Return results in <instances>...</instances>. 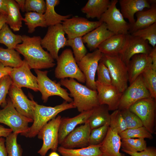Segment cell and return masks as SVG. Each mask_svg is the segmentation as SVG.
Segmentation results:
<instances>
[{
    "mask_svg": "<svg viewBox=\"0 0 156 156\" xmlns=\"http://www.w3.org/2000/svg\"><path fill=\"white\" fill-rule=\"evenodd\" d=\"M109 127L118 134L127 129L126 122L119 109L114 111L110 114Z\"/></svg>",
    "mask_w": 156,
    "mask_h": 156,
    "instance_id": "39",
    "label": "cell"
},
{
    "mask_svg": "<svg viewBox=\"0 0 156 156\" xmlns=\"http://www.w3.org/2000/svg\"><path fill=\"white\" fill-rule=\"evenodd\" d=\"M92 110L80 112L72 118H61L58 132L59 144H60L65 138L79 125L87 122L93 112Z\"/></svg>",
    "mask_w": 156,
    "mask_h": 156,
    "instance_id": "20",
    "label": "cell"
},
{
    "mask_svg": "<svg viewBox=\"0 0 156 156\" xmlns=\"http://www.w3.org/2000/svg\"><path fill=\"white\" fill-rule=\"evenodd\" d=\"M12 132L11 129L5 128L0 125V137L6 138Z\"/></svg>",
    "mask_w": 156,
    "mask_h": 156,
    "instance_id": "51",
    "label": "cell"
},
{
    "mask_svg": "<svg viewBox=\"0 0 156 156\" xmlns=\"http://www.w3.org/2000/svg\"><path fill=\"white\" fill-rule=\"evenodd\" d=\"M56 60L57 65L54 71L56 78H73L79 82L85 83V77L79 69L71 49H66L63 50Z\"/></svg>",
    "mask_w": 156,
    "mask_h": 156,
    "instance_id": "4",
    "label": "cell"
},
{
    "mask_svg": "<svg viewBox=\"0 0 156 156\" xmlns=\"http://www.w3.org/2000/svg\"><path fill=\"white\" fill-rule=\"evenodd\" d=\"M91 129L88 122L76 127L65 138L60 146L68 149L84 148L89 146Z\"/></svg>",
    "mask_w": 156,
    "mask_h": 156,
    "instance_id": "18",
    "label": "cell"
},
{
    "mask_svg": "<svg viewBox=\"0 0 156 156\" xmlns=\"http://www.w3.org/2000/svg\"><path fill=\"white\" fill-rule=\"evenodd\" d=\"M135 15L137 19L134 24L130 26L129 34L156 23L155 3H152L151 7L148 10L138 12Z\"/></svg>",
    "mask_w": 156,
    "mask_h": 156,
    "instance_id": "26",
    "label": "cell"
},
{
    "mask_svg": "<svg viewBox=\"0 0 156 156\" xmlns=\"http://www.w3.org/2000/svg\"><path fill=\"white\" fill-rule=\"evenodd\" d=\"M5 143V139L0 137V156H8Z\"/></svg>",
    "mask_w": 156,
    "mask_h": 156,
    "instance_id": "50",
    "label": "cell"
},
{
    "mask_svg": "<svg viewBox=\"0 0 156 156\" xmlns=\"http://www.w3.org/2000/svg\"><path fill=\"white\" fill-rule=\"evenodd\" d=\"M109 0H89L81 9L87 18H97L99 20L109 6Z\"/></svg>",
    "mask_w": 156,
    "mask_h": 156,
    "instance_id": "27",
    "label": "cell"
},
{
    "mask_svg": "<svg viewBox=\"0 0 156 156\" xmlns=\"http://www.w3.org/2000/svg\"><path fill=\"white\" fill-rule=\"evenodd\" d=\"M46 9L44 14L47 27L61 23L67 19L69 18L70 14L62 15L57 14L55 11V6L59 4V0H46Z\"/></svg>",
    "mask_w": 156,
    "mask_h": 156,
    "instance_id": "30",
    "label": "cell"
},
{
    "mask_svg": "<svg viewBox=\"0 0 156 156\" xmlns=\"http://www.w3.org/2000/svg\"><path fill=\"white\" fill-rule=\"evenodd\" d=\"M61 23L48 27L47 31L43 38L41 44L46 49L54 59L58 57L60 50L66 46L67 40Z\"/></svg>",
    "mask_w": 156,
    "mask_h": 156,
    "instance_id": "11",
    "label": "cell"
},
{
    "mask_svg": "<svg viewBox=\"0 0 156 156\" xmlns=\"http://www.w3.org/2000/svg\"><path fill=\"white\" fill-rule=\"evenodd\" d=\"M8 14L6 23L14 31H19L22 26L23 18L21 15L19 7L14 0H6Z\"/></svg>",
    "mask_w": 156,
    "mask_h": 156,
    "instance_id": "29",
    "label": "cell"
},
{
    "mask_svg": "<svg viewBox=\"0 0 156 156\" xmlns=\"http://www.w3.org/2000/svg\"><path fill=\"white\" fill-rule=\"evenodd\" d=\"M120 11L124 18L128 19L130 26L135 22V15L145 8H149L151 1L147 0H120Z\"/></svg>",
    "mask_w": 156,
    "mask_h": 156,
    "instance_id": "22",
    "label": "cell"
},
{
    "mask_svg": "<svg viewBox=\"0 0 156 156\" xmlns=\"http://www.w3.org/2000/svg\"><path fill=\"white\" fill-rule=\"evenodd\" d=\"M146 141L143 138L123 139L121 140V150L131 152H140L147 147Z\"/></svg>",
    "mask_w": 156,
    "mask_h": 156,
    "instance_id": "36",
    "label": "cell"
},
{
    "mask_svg": "<svg viewBox=\"0 0 156 156\" xmlns=\"http://www.w3.org/2000/svg\"><path fill=\"white\" fill-rule=\"evenodd\" d=\"M12 83V81L9 75L4 76L0 79V105L4 107L7 103V95Z\"/></svg>",
    "mask_w": 156,
    "mask_h": 156,
    "instance_id": "44",
    "label": "cell"
},
{
    "mask_svg": "<svg viewBox=\"0 0 156 156\" xmlns=\"http://www.w3.org/2000/svg\"><path fill=\"white\" fill-rule=\"evenodd\" d=\"M96 71L97 73V81L105 84H112L109 71L104 64L99 62Z\"/></svg>",
    "mask_w": 156,
    "mask_h": 156,
    "instance_id": "46",
    "label": "cell"
},
{
    "mask_svg": "<svg viewBox=\"0 0 156 156\" xmlns=\"http://www.w3.org/2000/svg\"><path fill=\"white\" fill-rule=\"evenodd\" d=\"M120 111L126 122L127 129L135 128L143 126L140 118L129 109H124Z\"/></svg>",
    "mask_w": 156,
    "mask_h": 156,
    "instance_id": "43",
    "label": "cell"
},
{
    "mask_svg": "<svg viewBox=\"0 0 156 156\" xmlns=\"http://www.w3.org/2000/svg\"><path fill=\"white\" fill-rule=\"evenodd\" d=\"M96 90L100 105H106L109 111L118 109L122 93L112 84L106 85L96 81Z\"/></svg>",
    "mask_w": 156,
    "mask_h": 156,
    "instance_id": "17",
    "label": "cell"
},
{
    "mask_svg": "<svg viewBox=\"0 0 156 156\" xmlns=\"http://www.w3.org/2000/svg\"><path fill=\"white\" fill-rule=\"evenodd\" d=\"M102 53L97 49L92 53H87L79 62L77 65L86 78V86L96 90L95 76L98 64Z\"/></svg>",
    "mask_w": 156,
    "mask_h": 156,
    "instance_id": "14",
    "label": "cell"
},
{
    "mask_svg": "<svg viewBox=\"0 0 156 156\" xmlns=\"http://www.w3.org/2000/svg\"><path fill=\"white\" fill-rule=\"evenodd\" d=\"M17 4L20 9L23 12H25V0H15Z\"/></svg>",
    "mask_w": 156,
    "mask_h": 156,
    "instance_id": "53",
    "label": "cell"
},
{
    "mask_svg": "<svg viewBox=\"0 0 156 156\" xmlns=\"http://www.w3.org/2000/svg\"><path fill=\"white\" fill-rule=\"evenodd\" d=\"M22 42V36L14 34L9 26L5 23L0 31V43L4 44L7 48L15 49Z\"/></svg>",
    "mask_w": 156,
    "mask_h": 156,
    "instance_id": "33",
    "label": "cell"
},
{
    "mask_svg": "<svg viewBox=\"0 0 156 156\" xmlns=\"http://www.w3.org/2000/svg\"><path fill=\"white\" fill-rule=\"evenodd\" d=\"M22 36V42L17 45L15 49L23 56L31 69H48L55 65L54 59L42 47L40 36Z\"/></svg>",
    "mask_w": 156,
    "mask_h": 156,
    "instance_id": "1",
    "label": "cell"
},
{
    "mask_svg": "<svg viewBox=\"0 0 156 156\" xmlns=\"http://www.w3.org/2000/svg\"><path fill=\"white\" fill-rule=\"evenodd\" d=\"M48 156H60L56 151H52L50 153Z\"/></svg>",
    "mask_w": 156,
    "mask_h": 156,
    "instance_id": "55",
    "label": "cell"
},
{
    "mask_svg": "<svg viewBox=\"0 0 156 156\" xmlns=\"http://www.w3.org/2000/svg\"><path fill=\"white\" fill-rule=\"evenodd\" d=\"M102 22L90 21L85 18L75 16L66 19L62 23L63 30L68 39L84 36L100 26Z\"/></svg>",
    "mask_w": 156,
    "mask_h": 156,
    "instance_id": "13",
    "label": "cell"
},
{
    "mask_svg": "<svg viewBox=\"0 0 156 156\" xmlns=\"http://www.w3.org/2000/svg\"><path fill=\"white\" fill-rule=\"evenodd\" d=\"M129 109L141 120L143 126L151 134L155 131L156 99L152 97L140 100L132 105Z\"/></svg>",
    "mask_w": 156,
    "mask_h": 156,
    "instance_id": "8",
    "label": "cell"
},
{
    "mask_svg": "<svg viewBox=\"0 0 156 156\" xmlns=\"http://www.w3.org/2000/svg\"><path fill=\"white\" fill-rule=\"evenodd\" d=\"M6 15L0 14V31L4 25L6 23Z\"/></svg>",
    "mask_w": 156,
    "mask_h": 156,
    "instance_id": "54",
    "label": "cell"
},
{
    "mask_svg": "<svg viewBox=\"0 0 156 156\" xmlns=\"http://www.w3.org/2000/svg\"><path fill=\"white\" fill-rule=\"evenodd\" d=\"M121 139L129 138H153L151 133L143 126L137 128L127 129L119 134Z\"/></svg>",
    "mask_w": 156,
    "mask_h": 156,
    "instance_id": "41",
    "label": "cell"
},
{
    "mask_svg": "<svg viewBox=\"0 0 156 156\" xmlns=\"http://www.w3.org/2000/svg\"><path fill=\"white\" fill-rule=\"evenodd\" d=\"M66 46L71 47L76 62H77L87 53V51L82 39V37H77L67 40Z\"/></svg>",
    "mask_w": 156,
    "mask_h": 156,
    "instance_id": "35",
    "label": "cell"
},
{
    "mask_svg": "<svg viewBox=\"0 0 156 156\" xmlns=\"http://www.w3.org/2000/svg\"><path fill=\"white\" fill-rule=\"evenodd\" d=\"M151 65L152 61L148 55L140 54L133 56L127 66L130 84Z\"/></svg>",
    "mask_w": 156,
    "mask_h": 156,
    "instance_id": "21",
    "label": "cell"
},
{
    "mask_svg": "<svg viewBox=\"0 0 156 156\" xmlns=\"http://www.w3.org/2000/svg\"><path fill=\"white\" fill-rule=\"evenodd\" d=\"M118 2L117 0H111L109 6L99 20L105 23L107 29L114 34H129L130 25L117 8Z\"/></svg>",
    "mask_w": 156,
    "mask_h": 156,
    "instance_id": "10",
    "label": "cell"
},
{
    "mask_svg": "<svg viewBox=\"0 0 156 156\" xmlns=\"http://www.w3.org/2000/svg\"><path fill=\"white\" fill-rule=\"evenodd\" d=\"M34 71L37 75L38 91L41 94L44 102H47L49 97L53 96H59L68 103L73 102L67 90L62 88L59 82L56 83L48 77L47 71L36 69Z\"/></svg>",
    "mask_w": 156,
    "mask_h": 156,
    "instance_id": "7",
    "label": "cell"
},
{
    "mask_svg": "<svg viewBox=\"0 0 156 156\" xmlns=\"http://www.w3.org/2000/svg\"><path fill=\"white\" fill-rule=\"evenodd\" d=\"M107 106L99 105L94 109L88 122L91 130L104 125H110V114Z\"/></svg>",
    "mask_w": 156,
    "mask_h": 156,
    "instance_id": "28",
    "label": "cell"
},
{
    "mask_svg": "<svg viewBox=\"0 0 156 156\" xmlns=\"http://www.w3.org/2000/svg\"><path fill=\"white\" fill-rule=\"evenodd\" d=\"M152 49L147 41L129 34L126 44L120 55L127 66L133 56L140 54L149 55Z\"/></svg>",
    "mask_w": 156,
    "mask_h": 156,
    "instance_id": "19",
    "label": "cell"
},
{
    "mask_svg": "<svg viewBox=\"0 0 156 156\" xmlns=\"http://www.w3.org/2000/svg\"><path fill=\"white\" fill-rule=\"evenodd\" d=\"M7 100L6 105L0 110V123L9 127L13 132L27 137L30 128L29 123L33 122V120L18 113L9 98Z\"/></svg>",
    "mask_w": 156,
    "mask_h": 156,
    "instance_id": "5",
    "label": "cell"
},
{
    "mask_svg": "<svg viewBox=\"0 0 156 156\" xmlns=\"http://www.w3.org/2000/svg\"><path fill=\"white\" fill-rule=\"evenodd\" d=\"M101 144L75 149L66 148L60 146L57 150L62 156H103L100 149Z\"/></svg>",
    "mask_w": 156,
    "mask_h": 156,
    "instance_id": "31",
    "label": "cell"
},
{
    "mask_svg": "<svg viewBox=\"0 0 156 156\" xmlns=\"http://www.w3.org/2000/svg\"><path fill=\"white\" fill-rule=\"evenodd\" d=\"M59 82L69 90L70 96L73 98L74 105L79 112L91 110L100 105L96 90L89 88L73 78L61 79Z\"/></svg>",
    "mask_w": 156,
    "mask_h": 156,
    "instance_id": "2",
    "label": "cell"
},
{
    "mask_svg": "<svg viewBox=\"0 0 156 156\" xmlns=\"http://www.w3.org/2000/svg\"><path fill=\"white\" fill-rule=\"evenodd\" d=\"M20 54L15 49L0 47V62L5 66L12 68L19 67L23 62Z\"/></svg>",
    "mask_w": 156,
    "mask_h": 156,
    "instance_id": "32",
    "label": "cell"
},
{
    "mask_svg": "<svg viewBox=\"0 0 156 156\" xmlns=\"http://www.w3.org/2000/svg\"><path fill=\"white\" fill-rule=\"evenodd\" d=\"M75 108L73 102L64 101L54 107L40 105L36 102L34 109L33 123L30 127L27 137L32 138L37 135L40 130L58 114L67 109Z\"/></svg>",
    "mask_w": 156,
    "mask_h": 156,
    "instance_id": "3",
    "label": "cell"
},
{
    "mask_svg": "<svg viewBox=\"0 0 156 156\" xmlns=\"http://www.w3.org/2000/svg\"><path fill=\"white\" fill-rule=\"evenodd\" d=\"M128 34L114 35L101 43L97 49L104 55H120L126 44Z\"/></svg>",
    "mask_w": 156,
    "mask_h": 156,
    "instance_id": "23",
    "label": "cell"
},
{
    "mask_svg": "<svg viewBox=\"0 0 156 156\" xmlns=\"http://www.w3.org/2000/svg\"><path fill=\"white\" fill-rule=\"evenodd\" d=\"M148 55L152 61V68L156 71V47L152 49Z\"/></svg>",
    "mask_w": 156,
    "mask_h": 156,
    "instance_id": "49",
    "label": "cell"
},
{
    "mask_svg": "<svg viewBox=\"0 0 156 156\" xmlns=\"http://www.w3.org/2000/svg\"><path fill=\"white\" fill-rule=\"evenodd\" d=\"M99 62L108 69L112 84L123 93L128 87V76L127 66L120 55L111 56L102 54Z\"/></svg>",
    "mask_w": 156,
    "mask_h": 156,
    "instance_id": "6",
    "label": "cell"
},
{
    "mask_svg": "<svg viewBox=\"0 0 156 156\" xmlns=\"http://www.w3.org/2000/svg\"><path fill=\"white\" fill-rule=\"evenodd\" d=\"M13 68L4 66L0 62V79L2 77L8 75H9Z\"/></svg>",
    "mask_w": 156,
    "mask_h": 156,
    "instance_id": "48",
    "label": "cell"
},
{
    "mask_svg": "<svg viewBox=\"0 0 156 156\" xmlns=\"http://www.w3.org/2000/svg\"><path fill=\"white\" fill-rule=\"evenodd\" d=\"M8 8L6 0H0V14L7 15Z\"/></svg>",
    "mask_w": 156,
    "mask_h": 156,
    "instance_id": "52",
    "label": "cell"
},
{
    "mask_svg": "<svg viewBox=\"0 0 156 156\" xmlns=\"http://www.w3.org/2000/svg\"><path fill=\"white\" fill-rule=\"evenodd\" d=\"M144 83L151 96L156 99V71L151 67L145 70L141 74Z\"/></svg>",
    "mask_w": 156,
    "mask_h": 156,
    "instance_id": "40",
    "label": "cell"
},
{
    "mask_svg": "<svg viewBox=\"0 0 156 156\" xmlns=\"http://www.w3.org/2000/svg\"><path fill=\"white\" fill-rule=\"evenodd\" d=\"M151 97H152L151 94L141 74L122 93L118 109L121 110L129 109L137 101Z\"/></svg>",
    "mask_w": 156,
    "mask_h": 156,
    "instance_id": "12",
    "label": "cell"
},
{
    "mask_svg": "<svg viewBox=\"0 0 156 156\" xmlns=\"http://www.w3.org/2000/svg\"><path fill=\"white\" fill-rule=\"evenodd\" d=\"M46 9V1L44 0H26L25 10L26 12H32L44 14Z\"/></svg>",
    "mask_w": 156,
    "mask_h": 156,
    "instance_id": "45",
    "label": "cell"
},
{
    "mask_svg": "<svg viewBox=\"0 0 156 156\" xmlns=\"http://www.w3.org/2000/svg\"><path fill=\"white\" fill-rule=\"evenodd\" d=\"M109 125L107 124L91 130L89 145L100 144L104 140L107 133Z\"/></svg>",
    "mask_w": 156,
    "mask_h": 156,
    "instance_id": "42",
    "label": "cell"
},
{
    "mask_svg": "<svg viewBox=\"0 0 156 156\" xmlns=\"http://www.w3.org/2000/svg\"><path fill=\"white\" fill-rule=\"evenodd\" d=\"M31 69L27 61L24 59L23 64L20 66L13 68L9 75L11 78L12 84L17 87H25L35 92L38 91L37 77L31 72Z\"/></svg>",
    "mask_w": 156,
    "mask_h": 156,
    "instance_id": "15",
    "label": "cell"
},
{
    "mask_svg": "<svg viewBox=\"0 0 156 156\" xmlns=\"http://www.w3.org/2000/svg\"><path fill=\"white\" fill-rule=\"evenodd\" d=\"M8 94L13 106L17 112L21 115L33 120L36 102L33 99H29L21 88L17 87L12 83Z\"/></svg>",
    "mask_w": 156,
    "mask_h": 156,
    "instance_id": "16",
    "label": "cell"
},
{
    "mask_svg": "<svg viewBox=\"0 0 156 156\" xmlns=\"http://www.w3.org/2000/svg\"><path fill=\"white\" fill-rule=\"evenodd\" d=\"M131 156H156V149L153 146H149L140 152H131L122 150Z\"/></svg>",
    "mask_w": 156,
    "mask_h": 156,
    "instance_id": "47",
    "label": "cell"
},
{
    "mask_svg": "<svg viewBox=\"0 0 156 156\" xmlns=\"http://www.w3.org/2000/svg\"><path fill=\"white\" fill-rule=\"evenodd\" d=\"M121 140L119 134L109 127L105 137L101 144L100 149L103 156H126L120 151Z\"/></svg>",
    "mask_w": 156,
    "mask_h": 156,
    "instance_id": "25",
    "label": "cell"
},
{
    "mask_svg": "<svg viewBox=\"0 0 156 156\" xmlns=\"http://www.w3.org/2000/svg\"><path fill=\"white\" fill-rule=\"evenodd\" d=\"M23 21L27 26L28 32L31 34L37 27H47L44 14L36 12H26L25 14Z\"/></svg>",
    "mask_w": 156,
    "mask_h": 156,
    "instance_id": "34",
    "label": "cell"
},
{
    "mask_svg": "<svg viewBox=\"0 0 156 156\" xmlns=\"http://www.w3.org/2000/svg\"><path fill=\"white\" fill-rule=\"evenodd\" d=\"M115 35L107 28L106 24L103 23L99 27L82 37L83 43L90 51L94 50L103 42Z\"/></svg>",
    "mask_w": 156,
    "mask_h": 156,
    "instance_id": "24",
    "label": "cell"
},
{
    "mask_svg": "<svg viewBox=\"0 0 156 156\" xmlns=\"http://www.w3.org/2000/svg\"><path fill=\"white\" fill-rule=\"evenodd\" d=\"M131 34L148 41L153 48L156 44V23L147 27L138 30Z\"/></svg>",
    "mask_w": 156,
    "mask_h": 156,
    "instance_id": "37",
    "label": "cell"
},
{
    "mask_svg": "<svg viewBox=\"0 0 156 156\" xmlns=\"http://www.w3.org/2000/svg\"><path fill=\"white\" fill-rule=\"evenodd\" d=\"M18 134L12 132L6 137L5 144L8 156H22V149L17 142Z\"/></svg>",
    "mask_w": 156,
    "mask_h": 156,
    "instance_id": "38",
    "label": "cell"
},
{
    "mask_svg": "<svg viewBox=\"0 0 156 156\" xmlns=\"http://www.w3.org/2000/svg\"><path fill=\"white\" fill-rule=\"evenodd\" d=\"M61 118V116L59 115L52 119L43 126L38 133V138L43 141L42 146L38 152L41 156H45L49 149L52 151L57 150Z\"/></svg>",
    "mask_w": 156,
    "mask_h": 156,
    "instance_id": "9",
    "label": "cell"
}]
</instances>
